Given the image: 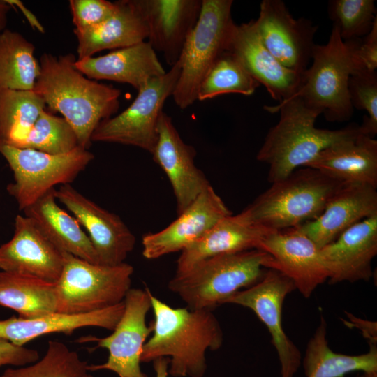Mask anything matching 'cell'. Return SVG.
Here are the masks:
<instances>
[{
    "mask_svg": "<svg viewBox=\"0 0 377 377\" xmlns=\"http://www.w3.org/2000/svg\"><path fill=\"white\" fill-rule=\"evenodd\" d=\"M76 59L71 53L59 57L43 53L33 90L45 106L62 114L73 128L79 147L87 149L98 125L118 111L121 91L86 77L75 68Z\"/></svg>",
    "mask_w": 377,
    "mask_h": 377,
    "instance_id": "obj_1",
    "label": "cell"
},
{
    "mask_svg": "<svg viewBox=\"0 0 377 377\" xmlns=\"http://www.w3.org/2000/svg\"><path fill=\"white\" fill-rule=\"evenodd\" d=\"M150 299L153 330L143 346L141 362L168 357V374L202 377L207 369V350H216L223 342L222 329L212 311L174 308L151 292Z\"/></svg>",
    "mask_w": 377,
    "mask_h": 377,
    "instance_id": "obj_2",
    "label": "cell"
},
{
    "mask_svg": "<svg viewBox=\"0 0 377 377\" xmlns=\"http://www.w3.org/2000/svg\"><path fill=\"white\" fill-rule=\"evenodd\" d=\"M271 113L280 111L278 123L268 131L256 158L269 165L267 180L271 184L281 180L300 166L306 167L329 146L364 134L355 124L337 130L315 126L322 111L294 96L274 106H265Z\"/></svg>",
    "mask_w": 377,
    "mask_h": 377,
    "instance_id": "obj_3",
    "label": "cell"
},
{
    "mask_svg": "<svg viewBox=\"0 0 377 377\" xmlns=\"http://www.w3.org/2000/svg\"><path fill=\"white\" fill-rule=\"evenodd\" d=\"M344 184L318 170L297 168L272 183L240 214L251 224L272 231L292 228L317 218Z\"/></svg>",
    "mask_w": 377,
    "mask_h": 377,
    "instance_id": "obj_4",
    "label": "cell"
},
{
    "mask_svg": "<svg viewBox=\"0 0 377 377\" xmlns=\"http://www.w3.org/2000/svg\"><path fill=\"white\" fill-rule=\"evenodd\" d=\"M269 256L260 249L223 253L206 258L181 274L168 288L194 310H211L237 291L257 283Z\"/></svg>",
    "mask_w": 377,
    "mask_h": 377,
    "instance_id": "obj_5",
    "label": "cell"
},
{
    "mask_svg": "<svg viewBox=\"0 0 377 377\" xmlns=\"http://www.w3.org/2000/svg\"><path fill=\"white\" fill-rule=\"evenodd\" d=\"M357 39L343 41L333 24L327 43L314 45L312 64L302 73L301 84L291 97L299 96L321 110L328 121L350 120L354 109L349 99L348 79L364 68L356 55Z\"/></svg>",
    "mask_w": 377,
    "mask_h": 377,
    "instance_id": "obj_6",
    "label": "cell"
},
{
    "mask_svg": "<svg viewBox=\"0 0 377 377\" xmlns=\"http://www.w3.org/2000/svg\"><path fill=\"white\" fill-rule=\"evenodd\" d=\"M232 3V0H202L200 16L180 57L181 73L172 95L182 110L198 101L203 79L227 51L235 24L231 15Z\"/></svg>",
    "mask_w": 377,
    "mask_h": 377,
    "instance_id": "obj_7",
    "label": "cell"
},
{
    "mask_svg": "<svg viewBox=\"0 0 377 377\" xmlns=\"http://www.w3.org/2000/svg\"><path fill=\"white\" fill-rule=\"evenodd\" d=\"M61 274L55 283L57 312L85 314L124 301L131 286L133 267L94 264L64 252Z\"/></svg>",
    "mask_w": 377,
    "mask_h": 377,
    "instance_id": "obj_8",
    "label": "cell"
},
{
    "mask_svg": "<svg viewBox=\"0 0 377 377\" xmlns=\"http://www.w3.org/2000/svg\"><path fill=\"white\" fill-rule=\"evenodd\" d=\"M0 154L13 172L14 182L8 191L22 211L56 185L71 184L94 158L79 146L66 154H50L1 142Z\"/></svg>",
    "mask_w": 377,
    "mask_h": 377,
    "instance_id": "obj_9",
    "label": "cell"
},
{
    "mask_svg": "<svg viewBox=\"0 0 377 377\" xmlns=\"http://www.w3.org/2000/svg\"><path fill=\"white\" fill-rule=\"evenodd\" d=\"M182 60L138 91L132 103L114 117L102 121L91 142L134 146L152 153L158 139V122L165 101L172 95L179 77Z\"/></svg>",
    "mask_w": 377,
    "mask_h": 377,
    "instance_id": "obj_10",
    "label": "cell"
},
{
    "mask_svg": "<svg viewBox=\"0 0 377 377\" xmlns=\"http://www.w3.org/2000/svg\"><path fill=\"white\" fill-rule=\"evenodd\" d=\"M151 290L130 288L124 300V313L112 333L103 338L93 336L80 338L79 342L93 341L97 347L108 350L105 363L88 366L89 371L110 370L119 377H147L140 367L142 348L152 333V326L147 325L146 317L151 308Z\"/></svg>",
    "mask_w": 377,
    "mask_h": 377,
    "instance_id": "obj_11",
    "label": "cell"
},
{
    "mask_svg": "<svg viewBox=\"0 0 377 377\" xmlns=\"http://www.w3.org/2000/svg\"><path fill=\"white\" fill-rule=\"evenodd\" d=\"M295 290L293 282L281 272L269 269L255 284L240 290L223 304H233L252 310L267 327L278 355L281 377H294L302 355L282 326V308L286 296Z\"/></svg>",
    "mask_w": 377,
    "mask_h": 377,
    "instance_id": "obj_12",
    "label": "cell"
},
{
    "mask_svg": "<svg viewBox=\"0 0 377 377\" xmlns=\"http://www.w3.org/2000/svg\"><path fill=\"white\" fill-rule=\"evenodd\" d=\"M254 23L265 47L283 66L299 73L308 68L317 25L295 19L281 0L262 1Z\"/></svg>",
    "mask_w": 377,
    "mask_h": 377,
    "instance_id": "obj_13",
    "label": "cell"
},
{
    "mask_svg": "<svg viewBox=\"0 0 377 377\" xmlns=\"http://www.w3.org/2000/svg\"><path fill=\"white\" fill-rule=\"evenodd\" d=\"M55 195L87 230L100 265L124 263L134 249L135 237L118 215L101 207L71 184L60 186Z\"/></svg>",
    "mask_w": 377,
    "mask_h": 377,
    "instance_id": "obj_14",
    "label": "cell"
},
{
    "mask_svg": "<svg viewBox=\"0 0 377 377\" xmlns=\"http://www.w3.org/2000/svg\"><path fill=\"white\" fill-rule=\"evenodd\" d=\"M258 249L269 256L267 267L289 278L295 290L306 298L329 279V269L321 249L295 228L268 233Z\"/></svg>",
    "mask_w": 377,
    "mask_h": 377,
    "instance_id": "obj_15",
    "label": "cell"
},
{
    "mask_svg": "<svg viewBox=\"0 0 377 377\" xmlns=\"http://www.w3.org/2000/svg\"><path fill=\"white\" fill-rule=\"evenodd\" d=\"M157 131L158 139L151 154L170 181L179 215L211 184L195 165V148L182 139L172 118L164 112L158 119Z\"/></svg>",
    "mask_w": 377,
    "mask_h": 377,
    "instance_id": "obj_16",
    "label": "cell"
},
{
    "mask_svg": "<svg viewBox=\"0 0 377 377\" xmlns=\"http://www.w3.org/2000/svg\"><path fill=\"white\" fill-rule=\"evenodd\" d=\"M231 214L232 212L210 186L167 227L143 235L142 256L153 260L181 252L201 238L218 221Z\"/></svg>",
    "mask_w": 377,
    "mask_h": 377,
    "instance_id": "obj_17",
    "label": "cell"
},
{
    "mask_svg": "<svg viewBox=\"0 0 377 377\" xmlns=\"http://www.w3.org/2000/svg\"><path fill=\"white\" fill-rule=\"evenodd\" d=\"M64 252L31 219L17 215L13 237L0 245V269L56 283L63 269Z\"/></svg>",
    "mask_w": 377,
    "mask_h": 377,
    "instance_id": "obj_18",
    "label": "cell"
},
{
    "mask_svg": "<svg viewBox=\"0 0 377 377\" xmlns=\"http://www.w3.org/2000/svg\"><path fill=\"white\" fill-rule=\"evenodd\" d=\"M227 51L235 54L250 75L279 103L290 98L301 84L302 73L286 68L269 52L254 20L235 24Z\"/></svg>",
    "mask_w": 377,
    "mask_h": 377,
    "instance_id": "obj_19",
    "label": "cell"
},
{
    "mask_svg": "<svg viewBox=\"0 0 377 377\" xmlns=\"http://www.w3.org/2000/svg\"><path fill=\"white\" fill-rule=\"evenodd\" d=\"M374 215H377L376 188L364 184H346L317 218L294 228L321 249L355 223Z\"/></svg>",
    "mask_w": 377,
    "mask_h": 377,
    "instance_id": "obj_20",
    "label": "cell"
},
{
    "mask_svg": "<svg viewBox=\"0 0 377 377\" xmlns=\"http://www.w3.org/2000/svg\"><path fill=\"white\" fill-rule=\"evenodd\" d=\"M148 26L147 42L171 67L200 14L202 0H140Z\"/></svg>",
    "mask_w": 377,
    "mask_h": 377,
    "instance_id": "obj_21",
    "label": "cell"
},
{
    "mask_svg": "<svg viewBox=\"0 0 377 377\" xmlns=\"http://www.w3.org/2000/svg\"><path fill=\"white\" fill-rule=\"evenodd\" d=\"M320 249L330 284L369 280L371 262L377 254V215L355 223Z\"/></svg>",
    "mask_w": 377,
    "mask_h": 377,
    "instance_id": "obj_22",
    "label": "cell"
},
{
    "mask_svg": "<svg viewBox=\"0 0 377 377\" xmlns=\"http://www.w3.org/2000/svg\"><path fill=\"white\" fill-rule=\"evenodd\" d=\"M75 66L89 79L126 83L137 91L151 79L166 73L156 51L147 41L102 56L76 59Z\"/></svg>",
    "mask_w": 377,
    "mask_h": 377,
    "instance_id": "obj_23",
    "label": "cell"
},
{
    "mask_svg": "<svg viewBox=\"0 0 377 377\" xmlns=\"http://www.w3.org/2000/svg\"><path fill=\"white\" fill-rule=\"evenodd\" d=\"M117 10L108 20L93 27L75 29L77 59L98 52L121 49L147 39L148 26L140 0L117 1Z\"/></svg>",
    "mask_w": 377,
    "mask_h": 377,
    "instance_id": "obj_24",
    "label": "cell"
},
{
    "mask_svg": "<svg viewBox=\"0 0 377 377\" xmlns=\"http://www.w3.org/2000/svg\"><path fill=\"white\" fill-rule=\"evenodd\" d=\"M271 232L251 224L240 213L226 216L181 251L175 274H183L200 261L214 256L258 249L263 239Z\"/></svg>",
    "mask_w": 377,
    "mask_h": 377,
    "instance_id": "obj_25",
    "label": "cell"
},
{
    "mask_svg": "<svg viewBox=\"0 0 377 377\" xmlns=\"http://www.w3.org/2000/svg\"><path fill=\"white\" fill-rule=\"evenodd\" d=\"M124 310V301L111 307L85 314L53 313L32 318L10 317L0 320V338L12 343L24 344L40 336L52 333L71 335L84 327L113 330Z\"/></svg>",
    "mask_w": 377,
    "mask_h": 377,
    "instance_id": "obj_26",
    "label": "cell"
},
{
    "mask_svg": "<svg viewBox=\"0 0 377 377\" xmlns=\"http://www.w3.org/2000/svg\"><path fill=\"white\" fill-rule=\"evenodd\" d=\"M306 167L345 184L377 188V140L362 134L336 142L321 151Z\"/></svg>",
    "mask_w": 377,
    "mask_h": 377,
    "instance_id": "obj_27",
    "label": "cell"
},
{
    "mask_svg": "<svg viewBox=\"0 0 377 377\" xmlns=\"http://www.w3.org/2000/svg\"><path fill=\"white\" fill-rule=\"evenodd\" d=\"M52 188L22 210L42 233L59 250L94 264L97 253L77 219L59 207Z\"/></svg>",
    "mask_w": 377,
    "mask_h": 377,
    "instance_id": "obj_28",
    "label": "cell"
},
{
    "mask_svg": "<svg viewBox=\"0 0 377 377\" xmlns=\"http://www.w3.org/2000/svg\"><path fill=\"white\" fill-rule=\"evenodd\" d=\"M302 365L306 377H344L353 371H377V346L369 343L367 353L355 355L334 352L328 346L327 323L321 317L307 343Z\"/></svg>",
    "mask_w": 377,
    "mask_h": 377,
    "instance_id": "obj_29",
    "label": "cell"
},
{
    "mask_svg": "<svg viewBox=\"0 0 377 377\" xmlns=\"http://www.w3.org/2000/svg\"><path fill=\"white\" fill-rule=\"evenodd\" d=\"M0 306L32 318L57 312L55 283L0 271Z\"/></svg>",
    "mask_w": 377,
    "mask_h": 377,
    "instance_id": "obj_30",
    "label": "cell"
},
{
    "mask_svg": "<svg viewBox=\"0 0 377 377\" xmlns=\"http://www.w3.org/2000/svg\"><path fill=\"white\" fill-rule=\"evenodd\" d=\"M35 46L21 34L0 33V90H33L40 73Z\"/></svg>",
    "mask_w": 377,
    "mask_h": 377,
    "instance_id": "obj_31",
    "label": "cell"
},
{
    "mask_svg": "<svg viewBox=\"0 0 377 377\" xmlns=\"http://www.w3.org/2000/svg\"><path fill=\"white\" fill-rule=\"evenodd\" d=\"M45 109L34 90H0V142L20 147Z\"/></svg>",
    "mask_w": 377,
    "mask_h": 377,
    "instance_id": "obj_32",
    "label": "cell"
},
{
    "mask_svg": "<svg viewBox=\"0 0 377 377\" xmlns=\"http://www.w3.org/2000/svg\"><path fill=\"white\" fill-rule=\"evenodd\" d=\"M259 86L238 58L226 51L203 79L198 90V100L203 101L226 94L251 96Z\"/></svg>",
    "mask_w": 377,
    "mask_h": 377,
    "instance_id": "obj_33",
    "label": "cell"
},
{
    "mask_svg": "<svg viewBox=\"0 0 377 377\" xmlns=\"http://www.w3.org/2000/svg\"><path fill=\"white\" fill-rule=\"evenodd\" d=\"M87 362L64 343L48 341L46 352L34 363L6 369L0 377H86Z\"/></svg>",
    "mask_w": 377,
    "mask_h": 377,
    "instance_id": "obj_34",
    "label": "cell"
},
{
    "mask_svg": "<svg viewBox=\"0 0 377 377\" xmlns=\"http://www.w3.org/2000/svg\"><path fill=\"white\" fill-rule=\"evenodd\" d=\"M77 137L68 122L43 110L17 148H29L50 154H63L77 147Z\"/></svg>",
    "mask_w": 377,
    "mask_h": 377,
    "instance_id": "obj_35",
    "label": "cell"
},
{
    "mask_svg": "<svg viewBox=\"0 0 377 377\" xmlns=\"http://www.w3.org/2000/svg\"><path fill=\"white\" fill-rule=\"evenodd\" d=\"M327 11L343 41L365 36L377 17L374 0H331Z\"/></svg>",
    "mask_w": 377,
    "mask_h": 377,
    "instance_id": "obj_36",
    "label": "cell"
},
{
    "mask_svg": "<svg viewBox=\"0 0 377 377\" xmlns=\"http://www.w3.org/2000/svg\"><path fill=\"white\" fill-rule=\"evenodd\" d=\"M350 102L354 108L365 110L360 126L364 133L374 138L377 133V73L364 68L352 73L348 79Z\"/></svg>",
    "mask_w": 377,
    "mask_h": 377,
    "instance_id": "obj_37",
    "label": "cell"
},
{
    "mask_svg": "<svg viewBox=\"0 0 377 377\" xmlns=\"http://www.w3.org/2000/svg\"><path fill=\"white\" fill-rule=\"evenodd\" d=\"M69 7L75 29H85L110 17L117 10V3L106 0H71Z\"/></svg>",
    "mask_w": 377,
    "mask_h": 377,
    "instance_id": "obj_38",
    "label": "cell"
},
{
    "mask_svg": "<svg viewBox=\"0 0 377 377\" xmlns=\"http://www.w3.org/2000/svg\"><path fill=\"white\" fill-rule=\"evenodd\" d=\"M39 359L36 350L17 346L0 338V367H22L34 363Z\"/></svg>",
    "mask_w": 377,
    "mask_h": 377,
    "instance_id": "obj_39",
    "label": "cell"
},
{
    "mask_svg": "<svg viewBox=\"0 0 377 377\" xmlns=\"http://www.w3.org/2000/svg\"><path fill=\"white\" fill-rule=\"evenodd\" d=\"M356 55L360 64L370 71L377 68V17L369 33L358 38Z\"/></svg>",
    "mask_w": 377,
    "mask_h": 377,
    "instance_id": "obj_40",
    "label": "cell"
},
{
    "mask_svg": "<svg viewBox=\"0 0 377 377\" xmlns=\"http://www.w3.org/2000/svg\"><path fill=\"white\" fill-rule=\"evenodd\" d=\"M348 320H344L345 324L350 327L358 329L363 337L369 341V343L376 344L377 342V324L376 322L362 319L353 314L346 312Z\"/></svg>",
    "mask_w": 377,
    "mask_h": 377,
    "instance_id": "obj_41",
    "label": "cell"
},
{
    "mask_svg": "<svg viewBox=\"0 0 377 377\" xmlns=\"http://www.w3.org/2000/svg\"><path fill=\"white\" fill-rule=\"evenodd\" d=\"M6 1L10 6H15L17 7L26 17L27 21L34 29H37L40 33L45 32L44 27L39 22L37 17L23 4L22 1L18 0H6Z\"/></svg>",
    "mask_w": 377,
    "mask_h": 377,
    "instance_id": "obj_42",
    "label": "cell"
},
{
    "mask_svg": "<svg viewBox=\"0 0 377 377\" xmlns=\"http://www.w3.org/2000/svg\"><path fill=\"white\" fill-rule=\"evenodd\" d=\"M170 359L168 357H160L153 361V367L156 373V377H168Z\"/></svg>",
    "mask_w": 377,
    "mask_h": 377,
    "instance_id": "obj_43",
    "label": "cell"
},
{
    "mask_svg": "<svg viewBox=\"0 0 377 377\" xmlns=\"http://www.w3.org/2000/svg\"><path fill=\"white\" fill-rule=\"evenodd\" d=\"M11 6L5 1H0V31L5 29L7 22V13Z\"/></svg>",
    "mask_w": 377,
    "mask_h": 377,
    "instance_id": "obj_44",
    "label": "cell"
},
{
    "mask_svg": "<svg viewBox=\"0 0 377 377\" xmlns=\"http://www.w3.org/2000/svg\"><path fill=\"white\" fill-rule=\"evenodd\" d=\"M364 377H377V371L363 374Z\"/></svg>",
    "mask_w": 377,
    "mask_h": 377,
    "instance_id": "obj_45",
    "label": "cell"
},
{
    "mask_svg": "<svg viewBox=\"0 0 377 377\" xmlns=\"http://www.w3.org/2000/svg\"><path fill=\"white\" fill-rule=\"evenodd\" d=\"M86 377H94V376H92V375H91V374H88L87 375V376H86Z\"/></svg>",
    "mask_w": 377,
    "mask_h": 377,
    "instance_id": "obj_46",
    "label": "cell"
},
{
    "mask_svg": "<svg viewBox=\"0 0 377 377\" xmlns=\"http://www.w3.org/2000/svg\"><path fill=\"white\" fill-rule=\"evenodd\" d=\"M357 377H364V374H362V375L358 376Z\"/></svg>",
    "mask_w": 377,
    "mask_h": 377,
    "instance_id": "obj_47",
    "label": "cell"
}]
</instances>
